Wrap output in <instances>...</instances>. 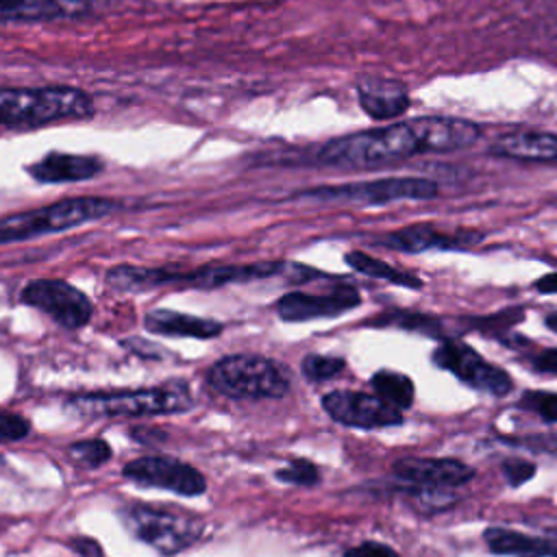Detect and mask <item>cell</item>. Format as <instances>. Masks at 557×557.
Masks as SVG:
<instances>
[{
	"mask_svg": "<svg viewBox=\"0 0 557 557\" xmlns=\"http://www.w3.org/2000/svg\"><path fill=\"white\" fill-rule=\"evenodd\" d=\"M479 126L457 117H416L335 137L320 148L318 159L342 168H379L426 152H450L472 146Z\"/></svg>",
	"mask_w": 557,
	"mask_h": 557,
	"instance_id": "obj_1",
	"label": "cell"
},
{
	"mask_svg": "<svg viewBox=\"0 0 557 557\" xmlns=\"http://www.w3.org/2000/svg\"><path fill=\"white\" fill-rule=\"evenodd\" d=\"M91 111V98L76 87H0V133L83 120Z\"/></svg>",
	"mask_w": 557,
	"mask_h": 557,
	"instance_id": "obj_2",
	"label": "cell"
},
{
	"mask_svg": "<svg viewBox=\"0 0 557 557\" xmlns=\"http://www.w3.org/2000/svg\"><path fill=\"white\" fill-rule=\"evenodd\" d=\"M194 396L185 381H170L152 387L85 392L67 400L74 413L87 418H144L168 416L191 409Z\"/></svg>",
	"mask_w": 557,
	"mask_h": 557,
	"instance_id": "obj_3",
	"label": "cell"
},
{
	"mask_svg": "<svg viewBox=\"0 0 557 557\" xmlns=\"http://www.w3.org/2000/svg\"><path fill=\"white\" fill-rule=\"evenodd\" d=\"M117 202L98 196H81V198H63L59 202L17 211L0 218V246L33 239L46 233H59L85 222H94L107 218L117 211Z\"/></svg>",
	"mask_w": 557,
	"mask_h": 557,
	"instance_id": "obj_4",
	"label": "cell"
},
{
	"mask_svg": "<svg viewBox=\"0 0 557 557\" xmlns=\"http://www.w3.org/2000/svg\"><path fill=\"white\" fill-rule=\"evenodd\" d=\"M124 529L163 555H174L200 540L205 522L181 509L131 503L117 509Z\"/></svg>",
	"mask_w": 557,
	"mask_h": 557,
	"instance_id": "obj_5",
	"label": "cell"
},
{
	"mask_svg": "<svg viewBox=\"0 0 557 557\" xmlns=\"http://www.w3.org/2000/svg\"><path fill=\"white\" fill-rule=\"evenodd\" d=\"M207 383L228 398H281L289 389V372L261 355H228L209 368Z\"/></svg>",
	"mask_w": 557,
	"mask_h": 557,
	"instance_id": "obj_6",
	"label": "cell"
},
{
	"mask_svg": "<svg viewBox=\"0 0 557 557\" xmlns=\"http://www.w3.org/2000/svg\"><path fill=\"white\" fill-rule=\"evenodd\" d=\"M437 194V185L431 178L420 176H389L376 181L315 187L305 191V198L326 202H357V205H385L394 200H426Z\"/></svg>",
	"mask_w": 557,
	"mask_h": 557,
	"instance_id": "obj_7",
	"label": "cell"
},
{
	"mask_svg": "<svg viewBox=\"0 0 557 557\" xmlns=\"http://www.w3.org/2000/svg\"><path fill=\"white\" fill-rule=\"evenodd\" d=\"M22 302L48 313L65 329H81L94 315L91 300L63 278H35L20 292Z\"/></svg>",
	"mask_w": 557,
	"mask_h": 557,
	"instance_id": "obj_8",
	"label": "cell"
},
{
	"mask_svg": "<svg viewBox=\"0 0 557 557\" xmlns=\"http://www.w3.org/2000/svg\"><path fill=\"white\" fill-rule=\"evenodd\" d=\"M433 361L435 366L453 372L459 381L479 392L505 396L511 389L509 374L503 368L485 361L474 348H470L463 342H442L433 350Z\"/></svg>",
	"mask_w": 557,
	"mask_h": 557,
	"instance_id": "obj_9",
	"label": "cell"
},
{
	"mask_svg": "<svg viewBox=\"0 0 557 557\" xmlns=\"http://www.w3.org/2000/svg\"><path fill=\"white\" fill-rule=\"evenodd\" d=\"M122 474L137 485L161 487L183 496H198L207 490V481L200 470L170 455L137 457L122 468Z\"/></svg>",
	"mask_w": 557,
	"mask_h": 557,
	"instance_id": "obj_10",
	"label": "cell"
},
{
	"mask_svg": "<svg viewBox=\"0 0 557 557\" xmlns=\"http://www.w3.org/2000/svg\"><path fill=\"white\" fill-rule=\"evenodd\" d=\"M324 411L346 424V426H359V429H379V426H394L403 422L400 409L387 405L379 396L363 394V392H350V389H337L322 398Z\"/></svg>",
	"mask_w": 557,
	"mask_h": 557,
	"instance_id": "obj_11",
	"label": "cell"
},
{
	"mask_svg": "<svg viewBox=\"0 0 557 557\" xmlns=\"http://www.w3.org/2000/svg\"><path fill=\"white\" fill-rule=\"evenodd\" d=\"M361 300L359 292L350 285L337 287L329 294H305V292H289L276 302V313L285 322H307L313 318H333L352 307Z\"/></svg>",
	"mask_w": 557,
	"mask_h": 557,
	"instance_id": "obj_12",
	"label": "cell"
},
{
	"mask_svg": "<svg viewBox=\"0 0 557 557\" xmlns=\"http://www.w3.org/2000/svg\"><path fill=\"white\" fill-rule=\"evenodd\" d=\"M287 272L285 263H246V265H207L191 272H176L168 270V283L189 285L198 289H213L228 283H246L257 278H268L274 274Z\"/></svg>",
	"mask_w": 557,
	"mask_h": 557,
	"instance_id": "obj_13",
	"label": "cell"
},
{
	"mask_svg": "<svg viewBox=\"0 0 557 557\" xmlns=\"http://www.w3.org/2000/svg\"><path fill=\"white\" fill-rule=\"evenodd\" d=\"M392 470L398 479L418 483L422 487H455L468 483L474 476V470L457 459L407 457L396 461Z\"/></svg>",
	"mask_w": 557,
	"mask_h": 557,
	"instance_id": "obj_14",
	"label": "cell"
},
{
	"mask_svg": "<svg viewBox=\"0 0 557 557\" xmlns=\"http://www.w3.org/2000/svg\"><path fill=\"white\" fill-rule=\"evenodd\" d=\"M492 152L503 159L557 165V133L520 131L496 139Z\"/></svg>",
	"mask_w": 557,
	"mask_h": 557,
	"instance_id": "obj_15",
	"label": "cell"
},
{
	"mask_svg": "<svg viewBox=\"0 0 557 557\" xmlns=\"http://www.w3.org/2000/svg\"><path fill=\"white\" fill-rule=\"evenodd\" d=\"M102 170V161L89 154L70 152H48L33 165L28 174L39 183H76L94 178Z\"/></svg>",
	"mask_w": 557,
	"mask_h": 557,
	"instance_id": "obj_16",
	"label": "cell"
},
{
	"mask_svg": "<svg viewBox=\"0 0 557 557\" xmlns=\"http://www.w3.org/2000/svg\"><path fill=\"white\" fill-rule=\"evenodd\" d=\"M98 0H0V22H33L78 17L94 9Z\"/></svg>",
	"mask_w": 557,
	"mask_h": 557,
	"instance_id": "obj_17",
	"label": "cell"
},
{
	"mask_svg": "<svg viewBox=\"0 0 557 557\" xmlns=\"http://www.w3.org/2000/svg\"><path fill=\"white\" fill-rule=\"evenodd\" d=\"M144 326L157 335H176V337H196L211 339L222 333V324L209 318H198L172 309H152L144 315Z\"/></svg>",
	"mask_w": 557,
	"mask_h": 557,
	"instance_id": "obj_18",
	"label": "cell"
},
{
	"mask_svg": "<svg viewBox=\"0 0 557 557\" xmlns=\"http://www.w3.org/2000/svg\"><path fill=\"white\" fill-rule=\"evenodd\" d=\"M357 94L363 111L374 120H392L405 113L409 107L405 87L392 81L370 78L357 87Z\"/></svg>",
	"mask_w": 557,
	"mask_h": 557,
	"instance_id": "obj_19",
	"label": "cell"
},
{
	"mask_svg": "<svg viewBox=\"0 0 557 557\" xmlns=\"http://www.w3.org/2000/svg\"><path fill=\"white\" fill-rule=\"evenodd\" d=\"M381 244L396 248V250H405V252H422V250H431V248L466 246V237L437 231L431 224H413V226H405L400 231L389 233L385 239H381Z\"/></svg>",
	"mask_w": 557,
	"mask_h": 557,
	"instance_id": "obj_20",
	"label": "cell"
},
{
	"mask_svg": "<svg viewBox=\"0 0 557 557\" xmlns=\"http://www.w3.org/2000/svg\"><path fill=\"white\" fill-rule=\"evenodd\" d=\"M485 542L492 553L509 557H557V542L531 537L507 529H487Z\"/></svg>",
	"mask_w": 557,
	"mask_h": 557,
	"instance_id": "obj_21",
	"label": "cell"
},
{
	"mask_svg": "<svg viewBox=\"0 0 557 557\" xmlns=\"http://www.w3.org/2000/svg\"><path fill=\"white\" fill-rule=\"evenodd\" d=\"M346 263L361 272V274H368V276H374V278H383V281H392V283H398V285H405V287H411V289H418L422 287V281L409 272H403L376 257H370L366 252H359V250H350L346 255Z\"/></svg>",
	"mask_w": 557,
	"mask_h": 557,
	"instance_id": "obj_22",
	"label": "cell"
},
{
	"mask_svg": "<svg viewBox=\"0 0 557 557\" xmlns=\"http://www.w3.org/2000/svg\"><path fill=\"white\" fill-rule=\"evenodd\" d=\"M372 387L381 400L396 409H409L413 403V383L407 374L394 370H379L372 376Z\"/></svg>",
	"mask_w": 557,
	"mask_h": 557,
	"instance_id": "obj_23",
	"label": "cell"
},
{
	"mask_svg": "<svg viewBox=\"0 0 557 557\" xmlns=\"http://www.w3.org/2000/svg\"><path fill=\"white\" fill-rule=\"evenodd\" d=\"M67 455L74 463H78L83 468H100L111 459L113 450H111L107 440L89 437V440L72 442L70 448H67Z\"/></svg>",
	"mask_w": 557,
	"mask_h": 557,
	"instance_id": "obj_24",
	"label": "cell"
},
{
	"mask_svg": "<svg viewBox=\"0 0 557 557\" xmlns=\"http://www.w3.org/2000/svg\"><path fill=\"white\" fill-rule=\"evenodd\" d=\"M346 368L342 357H324V355H309L302 359V374L309 381H329L337 376Z\"/></svg>",
	"mask_w": 557,
	"mask_h": 557,
	"instance_id": "obj_25",
	"label": "cell"
},
{
	"mask_svg": "<svg viewBox=\"0 0 557 557\" xmlns=\"http://www.w3.org/2000/svg\"><path fill=\"white\" fill-rule=\"evenodd\" d=\"M518 405L535 411L546 422H557V394L553 392H527Z\"/></svg>",
	"mask_w": 557,
	"mask_h": 557,
	"instance_id": "obj_26",
	"label": "cell"
},
{
	"mask_svg": "<svg viewBox=\"0 0 557 557\" xmlns=\"http://www.w3.org/2000/svg\"><path fill=\"white\" fill-rule=\"evenodd\" d=\"M276 479L285 483H296V485H315L320 481V472L311 461L294 459L287 468L276 472Z\"/></svg>",
	"mask_w": 557,
	"mask_h": 557,
	"instance_id": "obj_27",
	"label": "cell"
},
{
	"mask_svg": "<svg viewBox=\"0 0 557 557\" xmlns=\"http://www.w3.org/2000/svg\"><path fill=\"white\" fill-rule=\"evenodd\" d=\"M374 326H385V324H394V326H403V329H422L433 333L435 322L429 315H418V313H398V311H387L383 315H376L372 320Z\"/></svg>",
	"mask_w": 557,
	"mask_h": 557,
	"instance_id": "obj_28",
	"label": "cell"
},
{
	"mask_svg": "<svg viewBox=\"0 0 557 557\" xmlns=\"http://www.w3.org/2000/svg\"><path fill=\"white\" fill-rule=\"evenodd\" d=\"M30 433V422L20 413H0V444L20 442Z\"/></svg>",
	"mask_w": 557,
	"mask_h": 557,
	"instance_id": "obj_29",
	"label": "cell"
},
{
	"mask_svg": "<svg viewBox=\"0 0 557 557\" xmlns=\"http://www.w3.org/2000/svg\"><path fill=\"white\" fill-rule=\"evenodd\" d=\"M503 472H505L507 483L518 487V485L527 483L535 474V466L531 461H522V459H507L503 463Z\"/></svg>",
	"mask_w": 557,
	"mask_h": 557,
	"instance_id": "obj_30",
	"label": "cell"
},
{
	"mask_svg": "<svg viewBox=\"0 0 557 557\" xmlns=\"http://www.w3.org/2000/svg\"><path fill=\"white\" fill-rule=\"evenodd\" d=\"M344 557H400V555L381 542H363L350 548Z\"/></svg>",
	"mask_w": 557,
	"mask_h": 557,
	"instance_id": "obj_31",
	"label": "cell"
},
{
	"mask_svg": "<svg viewBox=\"0 0 557 557\" xmlns=\"http://www.w3.org/2000/svg\"><path fill=\"white\" fill-rule=\"evenodd\" d=\"M533 368L540 372H553L557 374V348L542 350L540 355L533 357Z\"/></svg>",
	"mask_w": 557,
	"mask_h": 557,
	"instance_id": "obj_32",
	"label": "cell"
},
{
	"mask_svg": "<svg viewBox=\"0 0 557 557\" xmlns=\"http://www.w3.org/2000/svg\"><path fill=\"white\" fill-rule=\"evenodd\" d=\"M70 544H72V548H74L78 555H83V557H102V550H100V546H98L94 540L76 537V540H72Z\"/></svg>",
	"mask_w": 557,
	"mask_h": 557,
	"instance_id": "obj_33",
	"label": "cell"
},
{
	"mask_svg": "<svg viewBox=\"0 0 557 557\" xmlns=\"http://www.w3.org/2000/svg\"><path fill=\"white\" fill-rule=\"evenodd\" d=\"M535 287H537V292H542V294H555V292H557V272L542 276V278L535 283Z\"/></svg>",
	"mask_w": 557,
	"mask_h": 557,
	"instance_id": "obj_34",
	"label": "cell"
},
{
	"mask_svg": "<svg viewBox=\"0 0 557 557\" xmlns=\"http://www.w3.org/2000/svg\"><path fill=\"white\" fill-rule=\"evenodd\" d=\"M546 326H548L550 331H555V333H557V311H555V313H550V315H546Z\"/></svg>",
	"mask_w": 557,
	"mask_h": 557,
	"instance_id": "obj_35",
	"label": "cell"
},
{
	"mask_svg": "<svg viewBox=\"0 0 557 557\" xmlns=\"http://www.w3.org/2000/svg\"><path fill=\"white\" fill-rule=\"evenodd\" d=\"M0 461H2V457H0Z\"/></svg>",
	"mask_w": 557,
	"mask_h": 557,
	"instance_id": "obj_36",
	"label": "cell"
}]
</instances>
